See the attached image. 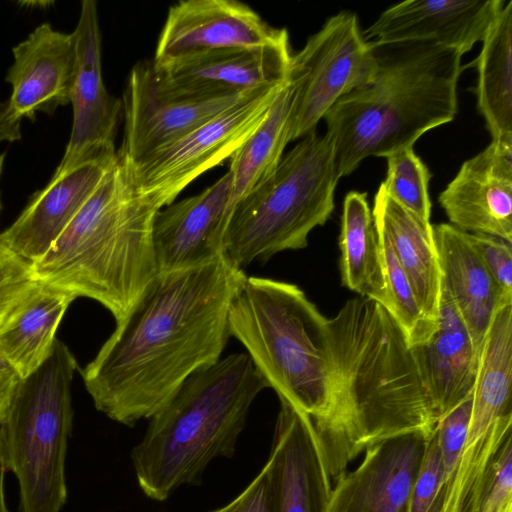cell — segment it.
<instances>
[{"instance_id":"1","label":"cell","mask_w":512,"mask_h":512,"mask_svg":"<svg viewBox=\"0 0 512 512\" xmlns=\"http://www.w3.org/2000/svg\"><path fill=\"white\" fill-rule=\"evenodd\" d=\"M246 277L223 255L159 272L81 370L95 408L132 427L220 360L231 337L230 305Z\"/></svg>"},{"instance_id":"2","label":"cell","mask_w":512,"mask_h":512,"mask_svg":"<svg viewBox=\"0 0 512 512\" xmlns=\"http://www.w3.org/2000/svg\"><path fill=\"white\" fill-rule=\"evenodd\" d=\"M332 377L328 410L314 425L332 479L370 445L438 423L403 331L384 306L347 300L327 321Z\"/></svg>"},{"instance_id":"3","label":"cell","mask_w":512,"mask_h":512,"mask_svg":"<svg viewBox=\"0 0 512 512\" xmlns=\"http://www.w3.org/2000/svg\"><path fill=\"white\" fill-rule=\"evenodd\" d=\"M374 50L377 69L371 81L341 97L323 118L340 178L367 157L386 158L413 146L458 112L461 53L432 42Z\"/></svg>"},{"instance_id":"4","label":"cell","mask_w":512,"mask_h":512,"mask_svg":"<svg viewBox=\"0 0 512 512\" xmlns=\"http://www.w3.org/2000/svg\"><path fill=\"white\" fill-rule=\"evenodd\" d=\"M157 207L135 190L119 160L50 249L32 262L38 282L102 304L118 322L159 273L153 246Z\"/></svg>"},{"instance_id":"5","label":"cell","mask_w":512,"mask_h":512,"mask_svg":"<svg viewBox=\"0 0 512 512\" xmlns=\"http://www.w3.org/2000/svg\"><path fill=\"white\" fill-rule=\"evenodd\" d=\"M268 388L247 353H233L192 374L150 417L131 451L139 487L166 500L195 484L217 457H231L252 403Z\"/></svg>"},{"instance_id":"6","label":"cell","mask_w":512,"mask_h":512,"mask_svg":"<svg viewBox=\"0 0 512 512\" xmlns=\"http://www.w3.org/2000/svg\"><path fill=\"white\" fill-rule=\"evenodd\" d=\"M327 321L297 285L246 277L228 315L230 335L278 395L314 425L329 405L332 364Z\"/></svg>"},{"instance_id":"7","label":"cell","mask_w":512,"mask_h":512,"mask_svg":"<svg viewBox=\"0 0 512 512\" xmlns=\"http://www.w3.org/2000/svg\"><path fill=\"white\" fill-rule=\"evenodd\" d=\"M340 177L326 134H310L294 146L274 172L233 208L223 240V256L243 269L285 250L308 244L334 209Z\"/></svg>"},{"instance_id":"8","label":"cell","mask_w":512,"mask_h":512,"mask_svg":"<svg viewBox=\"0 0 512 512\" xmlns=\"http://www.w3.org/2000/svg\"><path fill=\"white\" fill-rule=\"evenodd\" d=\"M77 361L60 340L22 379L0 424V452L19 486V512H61L67 500L65 460L73 422Z\"/></svg>"},{"instance_id":"9","label":"cell","mask_w":512,"mask_h":512,"mask_svg":"<svg viewBox=\"0 0 512 512\" xmlns=\"http://www.w3.org/2000/svg\"><path fill=\"white\" fill-rule=\"evenodd\" d=\"M377 57L364 39L357 15L329 17L304 47L292 55L288 83L293 89L289 142L315 133L329 109L375 75Z\"/></svg>"},{"instance_id":"10","label":"cell","mask_w":512,"mask_h":512,"mask_svg":"<svg viewBox=\"0 0 512 512\" xmlns=\"http://www.w3.org/2000/svg\"><path fill=\"white\" fill-rule=\"evenodd\" d=\"M283 86L251 93L181 139L126 166L137 193L158 209L173 203L192 181L231 158L263 123Z\"/></svg>"},{"instance_id":"11","label":"cell","mask_w":512,"mask_h":512,"mask_svg":"<svg viewBox=\"0 0 512 512\" xmlns=\"http://www.w3.org/2000/svg\"><path fill=\"white\" fill-rule=\"evenodd\" d=\"M76 71L70 94L73 121L63 158L53 175H61L85 163L116 158L115 136L122 102L103 82L101 32L97 4L84 0L76 28Z\"/></svg>"},{"instance_id":"12","label":"cell","mask_w":512,"mask_h":512,"mask_svg":"<svg viewBox=\"0 0 512 512\" xmlns=\"http://www.w3.org/2000/svg\"><path fill=\"white\" fill-rule=\"evenodd\" d=\"M12 51L14 61L5 78L12 93L0 104V142L8 143L21 139L24 119L34 122L37 112L53 114L70 104L77 61L73 33L54 30L48 23Z\"/></svg>"},{"instance_id":"13","label":"cell","mask_w":512,"mask_h":512,"mask_svg":"<svg viewBox=\"0 0 512 512\" xmlns=\"http://www.w3.org/2000/svg\"><path fill=\"white\" fill-rule=\"evenodd\" d=\"M289 37L270 45L232 48L155 67L157 94L170 100H202L287 83L291 62Z\"/></svg>"},{"instance_id":"14","label":"cell","mask_w":512,"mask_h":512,"mask_svg":"<svg viewBox=\"0 0 512 512\" xmlns=\"http://www.w3.org/2000/svg\"><path fill=\"white\" fill-rule=\"evenodd\" d=\"M248 5L233 0L180 1L168 10L158 38L155 67L232 48H254L288 38Z\"/></svg>"},{"instance_id":"15","label":"cell","mask_w":512,"mask_h":512,"mask_svg":"<svg viewBox=\"0 0 512 512\" xmlns=\"http://www.w3.org/2000/svg\"><path fill=\"white\" fill-rule=\"evenodd\" d=\"M255 91L202 100L165 99L156 92L152 60L139 62L131 69L123 93L125 125L117 156L131 167Z\"/></svg>"},{"instance_id":"16","label":"cell","mask_w":512,"mask_h":512,"mask_svg":"<svg viewBox=\"0 0 512 512\" xmlns=\"http://www.w3.org/2000/svg\"><path fill=\"white\" fill-rule=\"evenodd\" d=\"M432 433L404 432L367 447L360 465L336 479L329 512H408Z\"/></svg>"},{"instance_id":"17","label":"cell","mask_w":512,"mask_h":512,"mask_svg":"<svg viewBox=\"0 0 512 512\" xmlns=\"http://www.w3.org/2000/svg\"><path fill=\"white\" fill-rule=\"evenodd\" d=\"M280 400L270 466L275 512H329L331 474L312 419Z\"/></svg>"},{"instance_id":"18","label":"cell","mask_w":512,"mask_h":512,"mask_svg":"<svg viewBox=\"0 0 512 512\" xmlns=\"http://www.w3.org/2000/svg\"><path fill=\"white\" fill-rule=\"evenodd\" d=\"M503 0H408L390 6L363 31L372 48L432 42L462 55L482 42Z\"/></svg>"},{"instance_id":"19","label":"cell","mask_w":512,"mask_h":512,"mask_svg":"<svg viewBox=\"0 0 512 512\" xmlns=\"http://www.w3.org/2000/svg\"><path fill=\"white\" fill-rule=\"evenodd\" d=\"M438 202L457 229L512 243V140L491 141L463 162Z\"/></svg>"},{"instance_id":"20","label":"cell","mask_w":512,"mask_h":512,"mask_svg":"<svg viewBox=\"0 0 512 512\" xmlns=\"http://www.w3.org/2000/svg\"><path fill=\"white\" fill-rule=\"evenodd\" d=\"M230 195L227 172L199 194L156 213L152 236L159 272L196 267L223 255Z\"/></svg>"},{"instance_id":"21","label":"cell","mask_w":512,"mask_h":512,"mask_svg":"<svg viewBox=\"0 0 512 512\" xmlns=\"http://www.w3.org/2000/svg\"><path fill=\"white\" fill-rule=\"evenodd\" d=\"M85 163L61 175L33 194L16 220L0 232L3 243L29 262L40 259L53 245L94 192L115 162Z\"/></svg>"},{"instance_id":"22","label":"cell","mask_w":512,"mask_h":512,"mask_svg":"<svg viewBox=\"0 0 512 512\" xmlns=\"http://www.w3.org/2000/svg\"><path fill=\"white\" fill-rule=\"evenodd\" d=\"M411 348L439 421L471 397L479 363L469 332L442 285L436 329L426 343Z\"/></svg>"},{"instance_id":"23","label":"cell","mask_w":512,"mask_h":512,"mask_svg":"<svg viewBox=\"0 0 512 512\" xmlns=\"http://www.w3.org/2000/svg\"><path fill=\"white\" fill-rule=\"evenodd\" d=\"M432 227L441 285L449 293L480 356L492 317L497 309L503 307L497 288L471 245L467 232L448 223Z\"/></svg>"},{"instance_id":"24","label":"cell","mask_w":512,"mask_h":512,"mask_svg":"<svg viewBox=\"0 0 512 512\" xmlns=\"http://www.w3.org/2000/svg\"><path fill=\"white\" fill-rule=\"evenodd\" d=\"M372 216L376 230L388 240L416 299L436 324L441 297V271L430 222L395 202L382 184L374 196Z\"/></svg>"},{"instance_id":"25","label":"cell","mask_w":512,"mask_h":512,"mask_svg":"<svg viewBox=\"0 0 512 512\" xmlns=\"http://www.w3.org/2000/svg\"><path fill=\"white\" fill-rule=\"evenodd\" d=\"M74 300L38 282L0 324V354L22 379L51 355L59 324Z\"/></svg>"},{"instance_id":"26","label":"cell","mask_w":512,"mask_h":512,"mask_svg":"<svg viewBox=\"0 0 512 512\" xmlns=\"http://www.w3.org/2000/svg\"><path fill=\"white\" fill-rule=\"evenodd\" d=\"M475 95L492 141L512 140V1L498 13L478 57Z\"/></svg>"},{"instance_id":"27","label":"cell","mask_w":512,"mask_h":512,"mask_svg":"<svg viewBox=\"0 0 512 512\" xmlns=\"http://www.w3.org/2000/svg\"><path fill=\"white\" fill-rule=\"evenodd\" d=\"M342 284L360 297L386 306L381 247L365 192L350 191L343 202L340 230Z\"/></svg>"},{"instance_id":"28","label":"cell","mask_w":512,"mask_h":512,"mask_svg":"<svg viewBox=\"0 0 512 512\" xmlns=\"http://www.w3.org/2000/svg\"><path fill=\"white\" fill-rule=\"evenodd\" d=\"M292 102L293 89L287 81L263 123L231 156L228 170L231 176V213L235 205L269 177L280 163L289 143Z\"/></svg>"},{"instance_id":"29","label":"cell","mask_w":512,"mask_h":512,"mask_svg":"<svg viewBox=\"0 0 512 512\" xmlns=\"http://www.w3.org/2000/svg\"><path fill=\"white\" fill-rule=\"evenodd\" d=\"M386 278L385 309L403 331L411 347L426 343L436 324L423 313L411 284L402 270L388 240L377 231Z\"/></svg>"},{"instance_id":"30","label":"cell","mask_w":512,"mask_h":512,"mask_svg":"<svg viewBox=\"0 0 512 512\" xmlns=\"http://www.w3.org/2000/svg\"><path fill=\"white\" fill-rule=\"evenodd\" d=\"M386 159L387 175L381 183L386 193L418 218L430 222L428 186L432 175L426 164L413 146L396 151Z\"/></svg>"},{"instance_id":"31","label":"cell","mask_w":512,"mask_h":512,"mask_svg":"<svg viewBox=\"0 0 512 512\" xmlns=\"http://www.w3.org/2000/svg\"><path fill=\"white\" fill-rule=\"evenodd\" d=\"M467 236L497 288L501 306L512 305V243L485 234Z\"/></svg>"},{"instance_id":"32","label":"cell","mask_w":512,"mask_h":512,"mask_svg":"<svg viewBox=\"0 0 512 512\" xmlns=\"http://www.w3.org/2000/svg\"><path fill=\"white\" fill-rule=\"evenodd\" d=\"M37 283L31 262L12 252L0 238V324Z\"/></svg>"},{"instance_id":"33","label":"cell","mask_w":512,"mask_h":512,"mask_svg":"<svg viewBox=\"0 0 512 512\" xmlns=\"http://www.w3.org/2000/svg\"><path fill=\"white\" fill-rule=\"evenodd\" d=\"M478 512H512V436L505 440L491 465Z\"/></svg>"},{"instance_id":"34","label":"cell","mask_w":512,"mask_h":512,"mask_svg":"<svg viewBox=\"0 0 512 512\" xmlns=\"http://www.w3.org/2000/svg\"><path fill=\"white\" fill-rule=\"evenodd\" d=\"M470 412L471 397L444 415L435 427L443 470L440 490L446 485L457 465L469 423Z\"/></svg>"},{"instance_id":"35","label":"cell","mask_w":512,"mask_h":512,"mask_svg":"<svg viewBox=\"0 0 512 512\" xmlns=\"http://www.w3.org/2000/svg\"><path fill=\"white\" fill-rule=\"evenodd\" d=\"M443 480L440 447L435 429L431 434L413 485L408 512H431Z\"/></svg>"},{"instance_id":"36","label":"cell","mask_w":512,"mask_h":512,"mask_svg":"<svg viewBox=\"0 0 512 512\" xmlns=\"http://www.w3.org/2000/svg\"><path fill=\"white\" fill-rule=\"evenodd\" d=\"M210 512H275L272 473L266 462L251 483L231 502Z\"/></svg>"},{"instance_id":"37","label":"cell","mask_w":512,"mask_h":512,"mask_svg":"<svg viewBox=\"0 0 512 512\" xmlns=\"http://www.w3.org/2000/svg\"><path fill=\"white\" fill-rule=\"evenodd\" d=\"M22 381L14 367L0 354V424Z\"/></svg>"},{"instance_id":"38","label":"cell","mask_w":512,"mask_h":512,"mask_svg":"<svg viewBox=\"0 0 512 512\" xmlns=\"http://www.w3.org/2000/svg\"><path fill=\"white\" fill-rule=\"evenodd\" d=\"M5 466L3 464L1 452H0V512H9L6 499H5V489H4V479L6 473Z\"/></svg>"},{"instance_id":"39","label":"cell","mask_w":512,"mask_h":512,"mask_svg":"<svg viewBox=\"0 0 512 512\" xmlns=\"http://www.w3.org/2000/svg\"><path fill=\"white\" fill-rule=\"evenodd\" d=\"M4 157H5V154H1L0 155V176H1V173H2ZM1 208H2V204H1V200H0V211H1Z\"/></svg>"}]
</instances>
